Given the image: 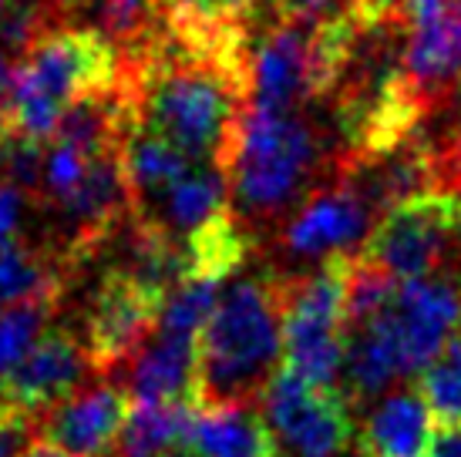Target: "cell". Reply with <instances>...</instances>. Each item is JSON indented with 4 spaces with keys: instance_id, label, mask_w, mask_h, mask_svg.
Returning <instances> with one entry per match:
<instances>
[{
    "instance_id": "cell-1",
    "label": "cell",
    "mask_w": 461,
    "mask_h": 457,
    "mask_svg": "<svg viewBox=\"0 0 461 457\" xmlns=\"http://www.w3.org/2000/svg\"><path fill=\"white\" fill-rule=\"evenodd\" d=\"M283 367V280L230 282L199 333L195 407L253 404Z\"/></svg>"
},
{
    "instance_id": "cell-2",
    "label": "cell",
    "mask_w": 461,
    "mask_h": 457,
    "mask_svg": "<svg viewBox=\"0 0 461 457\" xmlns=\"http://www.w3.org/2000/svg\"><path fill=\"white\" fill-rule=\"evenodd\" d=\"M122 77V51L102 34L48 24L14 67L7 121L34 141H51L68 104Z\"/></svg>"
},
{
    "instance_id": "cell-3",
    "label": "cell",
    "mask_w": 461,
    "mask_h": 457,
    "mask_svg": "<svg viewBox=\"0 0 461 457\" xmlns=\"http://www.w3.org/2000/svg\"><path fill=\"white\" fill-rule=\"evenodd\" d=\"M317 162L321 141L307 118L249 104L226 175L249 216H276L300 199Z\"/></svg>"
},
{
    "instance_id": "cell-4",
    "label": "cell",
    "mask_w": 461,
    "mask_h": 457,
    "mask_svg": "<svg viewBox=\"0 0 461 457\" xmlns=\"http://www.w3.org/2000/svg\"><path fill=\"white\" fill-rule=\"evenodd\" d=\"M354 255H330L313 273L283 280V367L317 390H337L347 363V269Z\"/></svg>"
},
{
    "instance_id": "cell-5",
    "label": "cell",
    "mask_w": 461,
    "mask_h": 457,
    "mask_svg": "<svg viewBox=\"0 0 461 457\" xmlns=\"http://www.w3.org/2000/svg\"><path fill=\"white\" fill-rule=\"evenodd\" d=\"M458 222L461 199L424 195L377 219L360 255L394 280H421L445 263L451 242L458 239Z\"/></svg>"
},
{
    "instance_id": "cell-6",
    "label": "cell",
    "mask_w": 461,
    "mask_h": 457,
    "mask_svg": "<svg viewBox=\"0 0 461 457\" xmlns=\"http://www.w3.org/2000/svg\"><path fill=\"white\" fill-rule=\"evenodd\" d=\"M263 417L290 454L337 457L354 437V420L340 390H317L286 367L263 390Z\"/></svg>"
},
{
    "instance_id": "cell-7",
    "label": "cell",
    "mask_w": 461,
    "mask_h": 457,
    "mask_svg": "<svg viewBox=\"0 0 461 457\" xmlns=\"http://www.w3.org/2000/svg\"><path fill=\"white\" fill-rule=\"evenodd\" d=\"M129 410V390L112 383L65 397L34 420L24 457H108L118 447Z\"/></svg>"
},
{
    "instance_id": "cell-8",
    "label": "cell",
    "mask_w": 461,
    "mask_h": 457,
    "mask_svg": "<svg viewBox=\"0 0 461 457\" xmlns=\"http://www.w3.org/2000/svg\"><path fill=\"white\" fill-rule=\"evenodd\" d=\"M158 296L141 290L122 269H108L85 313V350L95 373H112L131 363L158 333Z\"/></svg>"
},
{
    "instance_id": "cell-9",
    "label": "cell",
    "mask_w": 461,
    "mask_h": 457,
    "mask_svg": "<svg viewBox=\"0 0 461 457\" xmlns=\"http://www.w3.org/2000/svg\"><path fill=\"white\" fill-rule=\"evenodd\" d=\"M88 373H95V367L85 343L65 327H51L4 373L0 407L27 420H38L44 410L75 394V387Z\"/></svg>"
},
{
    "instance_id": "cell-10",
    "label": "cell",
    "mask_w": 461,
    "mask_h": 457,
    "mask_svg": "<svg viewBox=\"0 0 461 457\" xmlns=\"http://www.w3.org/2000/svg\"><path fill=\"white\" fill-rule=\"evenodd\" d=\"M387 317L394 323L404 377L424 370L435 360L461 327V282L451 276H421L401 280L387 303Z\"/></svg>"
},
{
    "instance_id": "cell-11",
    "label": "cell",
    "mask_w": 461,
    "mask_h": 457,
    "mask_svg": "<svg viewBox=\"0 0 461 457\" xmlns=\"http://www.w3.org/2000/svg\"><path fill=\"white\" fill-rule=\"evenodd\" d=\"M317 17L273 21L253 48V104L269 112H296L313 102V40Z\"/></svg>"
},
{
    "instance_id": "cell-12",
    "label": "cell",
    "mask_w": 461,
    "mask_h": 457,
    "mask_svg": "<svg viewBox=\"0 0 461 457\" xmlns=\"http://www.w3.org/2000/svg\"><path fill=\"white\" fill-rule=\"evenodd\" d=\"M377 226L374 212L364 205L354 189L333 182L330 189L313 192L307 205L286 226V249L303 259H330V255H354Z\"/></svg>"
},
{
    "instance_id": "cell-13",
    "label": "cell",
    "mask_w": 461,
    "mask_h": 457,
    "mask_svg": "<svg viewBox=\"0 0 461 457\" xmlns=\"http://www.w3.org/2000/svg\"><path fill=\"white\" fill-rule=\"evenodd\" d=\"M408 81L424 112H435L461 85V0L411 27Z\"/></svg>"
},
{
    "instance_id": "cell-14",
    "label": "cell",
    "mask_w": 461,
    "mask_h": 457,
    "mask_svg": "<svg viewBox=\"0 0 461 457\" xmlns=\"http://www.w3.org/2000/svg\"><path fill=\"white\" fill-rule=\"evenodd\" d=\"M230 209V175L219 166H193L158 199L131 212L135 222L155 226L172 239H189L193 232Z\"/></svg>"
},
{
    "instance_id": "cell-15",
    "label": "cell",
    "mask_w": 461,
    "mask_h": 457,
    "mask_svg": "<svg viewBox=\"0 0 461 457\" xmlns=\"http://www.w3.org/2000/svg\"><path fill=\"white\" fill-rule=\"evenodd\" d=\"M199 394V340L155 333L131 360V404H195Z\"/></svg>"
},
{
    "instance_id": "cell-16",
    "label": "cell",
    "mask_w": 461,
    "mask_h": 457,
    "mask_svg": "<svg viewBox=\"0 0 461 457\" xmlns=\"http://www.w3.org/2000/svg\"><path fill=\"white\" fill-rule=\"evenodd\" d=\"M193 457H283L276 434L253 404L199 407L189 431Z\"/></svg>"
},
{
    "instance_id": "cell-17",
    "label": "cell",
    "mask_w": 461,
    "mask_h": 457,
    "mask_svg": "<svg viewBox=\"0 0 461 457\" xmlns=\"http://www.w3.org/2000/svg\"><path fill=\"white\" fill-rule=\"evenodd\" d=\"M431 420L435 417L421 394H391L364 424V457H428V444L435 434Z\"/></svg>"
},
{
    "instance_id": "cell-18",
    "label": "cell",
    "mask_w": 461,
    "mask_h": 457,
    "mask_svg": "<svg viewBox=\"0 0 461 457\" xmlns=\"http://www.w3.org/2000/svg\"><path fill=\"white\" fill-rule=\"evenodd\" d=\"M195 404H131L118 437V457H182L189 454Z\"/></svg>"
},
{
    "instance_id": "cell-19",
    "label": "cell",
    "mask_w": 461,
    "mask_h": 457,
    "mask_svg": "<svg viewBox=\"0 0 461 457\" xmlns=\"http://www.w3.org/2000/svg\"><path fill=\"white\" fill-rule=\"evenodd\" d=\"M401 373H404L401 343H397L394 323L387 317V309L377 313L371 323L347 333V377H350L354 394H381Z\"/></svg>"
},
{
    "instance_id": "cell-20",
    "label": "cell",
    "mask_w": 461,
    "mask_h": 457,
    "mask_svg": "<svg viewBox=\"0 0 461 457\" xmlns=\"http://www.w3.org/2000/svg\"><path fill=\"white\" fill-rule=\"evenodd\" d=\"M122 162H125L135 209L158 199L162 192L172 189L195 166L193 158H185L176 145H168L166 139H158V135H152V131H145L139 125L131 128L125 141H122Z\"/></svg>"
},
{
    "instance_id": "cell-21",
    "label": "cell",
    "mask_w": 461,
    "mask_h": 457,
    "mask_svg": "<svg viewBox=\"0 0 461 457\" xmlns=\"http://www.w3.org/2000/svg\"><path fill=\"white\" fill-rule=\"evenodd\" d=\"M71 269L75 263L65 253L34 249L21 239L0 246V309L41 292H65Z\"/></svg>"
},
{
    "instance_id": "cell-22",
    "label": "cell",
    "mask_w": 461,
    "mask_h": 457,
    "mask_svg": "<svg viewBox=\"0 0 461 457\" xmlns=\"http://www.w3.org/2000/svg\"><path fill=\"white\" fill-rule=\"evenodd\" d=\"M222 290H226V280H219V276H193V280H185L182 286H176L166 296V303H162L158 333L199 340L203 327L216 313Z\"/></svg>"
},
{
    "instance_id": "cell-23",
    "label": "cell",
    "mask_w": 461,
    "mask_h": 457,
    "mask_svg": "<svg viewBox=\"0 0 461 457\" xmlns=\"http://www.w3.org/2000/svg\"><path fill=\"white\" fill-rule=\"evenodd\" d=\"M418 394L438 424L461 427V340H455L421 370Z\"/></svg>"
},
{
    "instance_id": "cell-24",
    "label": "cell",
    "mask_w": 461,
    "mask_h": 457,
    "mask_svg": "<svg viewBox=\"0 0 461 457\" xmlns=\"http://www.w3.org/2000/svg\"><path fill=\"white\" fill-rule=\"evenodd\" d=\"M85 172H88V155L71 148V145L51 141L44 152V168H41V199H51L54 205H61L81 185Z\"/></svg>"
},
{
    "instance_id": "cell-25",
    "label": "cell",
    "mask_w": 461,
    "mask_h": 457,
    "mask_svg": "<svg viewBox=\"0 0 461 457\" xmlns=\"http://www.w3.org/2000/svg\"><path fill=\"white\" fill-rule=\"evenodd\" d=\"M34 420L0 407V457H24Z\"/></svg>"
},
{
    "instance_id": "cell-26",
    "label": "cell",
    "mask_w": 461,
    "mask_h": 457,
    "mask_svg": "<svg viewBox=\"0 0 461 457\" xmlns=\"http://www.w3.org/2000/svg\"><path fill=\"white\" fill-rule=\"evenodd\" d=\"M27 192L11 185V182H0V246L17 239V226H21V212H24Z\"/></svg>"
},
{
    "instance_id": "cell-27",
    "label": "cell",
    "mask_w": 461,
    "mask_h": 457,
    "mask_svg": "<svg viewBox=\"0 0 461 457\" xmlns=\"http://www.w3.org/2000/svg\"><path fill=\"white\" fill-rule=\"evenodd\" d=\"M428 457H461V427L438 424L428 444Z\"/></svg>"
},
{
    "instance_id": "cell-28",
    "label": "cell",
    "mask_w": 461,
    "mask_h": 457,
    "mask_svg": "<svg viewBox=\"0 0 461 457\" xmlns=\"http://www.w3.org/2000/svg\"><path fill=\"white\" fill-rule=\"evenodd\" d=\"M458 94H461V85H458Z\"/></svg>"
}]
</instances>
